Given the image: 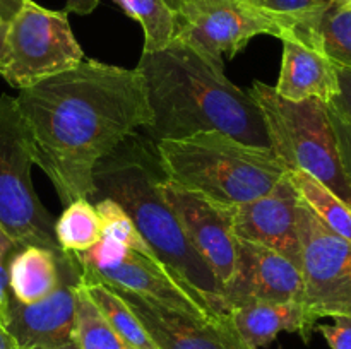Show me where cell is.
<instances>
[{
	"label": "cell",
	"mask_w": 351,
	"mask_h": 349,
	"mask_svg": "<svg viewBox=\"0 0 351 349\" xmlns=\"http://www.w3.org/2000/svg\"><path fill=\"white\" fill-rule=\"evenodd\" d=\"M298 204L300 195L287 173L269 194L235 205V236L267 246L300 267Z\"/></svg>",
	"instance_id": "obj_15"
},
{
	"label": "cell",
	"mask_w": 351,
	"mask_h": 349,
	"mask_svg": "<svg viewBox=\"0 0 351 349\" xmlns=\"http://www.w3.org/2000/svg\"><path fill=\"white\" fill-rule=\"evenodd\" d=\"M81 266L74 253L60 257V281L43 300L21 303L10 296L5 328L21 349L58 348L75 342V307Z\"/></svg>",
	"instance_id": "obj_12"
},
{
	"label": "cell",
	"mask_w": 351,
	"mask_h": 349,
	"mask_svg": "<svg viewBox=\"0 0 351 349\" xmlns=\"http://www.w3.org/2000/svg\"><path fill=\"white\" fill-rule=\"evenodd\" d=\"M55 238L64 252L79 253L101 238V219L89 198H77L55 221Z\"/></svg>",
	"instance_id": "obj_22"
},
{
	"label": "cell",
	"mask_w": 351,
	"mask_h": 349,
	"mask_svg": "<svg viewBox=\"0 0 351 349\" xmlns=\"http://www.w3.org/2000/svg\"><path fill=\"white\" fill-rule=\"evenodd\" d=\"M348 2H351V0H348Z\"/></svg>",
	"instance_id": "obj_38"
},
{
	"label": "cell",
	"mask_w": 351,
	"mask_h": 349,
	"mask_svg": "<svg viewBox=\"0 0 351 349\" xmlns=\"http://www.w3.org/2000/svg\"><path fill=\"white\" fill-rule=\"evenodd\" d=\"M165 2H167V3H168V5H170V7H171V9H173V7H175V5H177V3H178V2H180V0H165Z\"/></svg>",
	"instance_id": "obj_36"
},
{
	"label": "cell",
	"mask_w": 351,
	"mask_h": 349,
	"mask_svg": "<svg viewBox=\"0 0 351 349\" xmlns=\"http://www.w3.org/2000/svg\"><path fill=\"white\" fill-rule=\"evenodd\" d=\"M5 38H7V23L0 19V72H2L3 58H5Z\"/></svg>",
	"instance_id": "obj_34"
},
{
	"label": "cell",
	"mask_w": 351,
	"mask_h": 349,
	"mask_svg": "<svg viewBox=\"0 0 351 349\" xmlns=\"http://www.w3.org/2000/svg\"><path fill=\"white\" fill-rule=\"evenodd\" d=\"M84 60L65 10H50L26 0L7 24L2 75L7 84L26 89Z\"/></svg>",
	"instance_id": "obj_7"
},
{
	"label": "cell",
	"mask_w": 351,
	"mask_h": 349,
	"mask_svg": "<svg viewBox=\"0 0 351 349\" xmlns=\"http://www.w3.org/2000/svg\"><path fill=\"white\" fill-rule=\"evenodd\" d=\"M93 177V201L110 197L122 205L158 262L211 313L228 315L218 277L192 248L175 214L161 198L158 187L167 174L154 144H146V137L134 133L96 164Z\"/></svg>",
	"instance_id": "obj_3"
},
{
	"label": "cell",
	"mask_w": 351,
	"mask_h": 349,
	"mask_svg": "<svg viewBox=\"0 0 351 349\" xmlns=\"http://www.w3.org/2000/svg\"><path fill=\"white\" fill-rule=\"evenodd\" d=\"M16 101L33 139L34 164L65 205L91 198L96 164L151 122L139 70L98 60L21 89Z\"/></svg>",
	"instance_id": "obj_1"
},
{
	"label": "cell",
	"mask_w": 351,
	"mask_h": 349,
	"mask_svg": "<svg viewBox=\"0 0 351 349\" xmlns=\"http://www.w3.org/2000/svg\"><path fill=\"white\" fill-rule=\"evenodd\" d=\"M230 318L240 339L250 349H261L273 342L280 332H298L308 341L317 322L302 301L250 303L230 310Z\"/></svg>",
	"instance_id": "obj_17"
},
{
	"label": "cell",
	"mask_w": 351,
	"mask_h": 349,
	"mask_svg": "<svg viewBox=\"0 0 351 349\" xmlns=\"http://www.w3.org/2000/svg\"><path fill=\"white\" fill-rule=\"evenodd\" d=\"M291 183L297 188L300 201L328 226L331 231L351 243V207L332 194L326 185L305 171H288Z\"/></svg>",
	"instance_id": "obj_21"
},
{
	"label": "cell",
	"mask_w": 351,
	"mask_h": 349,
	"mask_svg": "<svg viewBox=\"0 0 351 349\" xmlns=\"http://www.w3.org/2000/svg\"><path fill=\"white\" fill-rule=\"evenodd\" d=\"M223 294L230 313L250 303H304L305 287L297 263L259 243L237 240L235 270Z\"/></svg>",
	"instance_id": "obj_13"
},
{
	"label": "cell",
	"mask_w": 351,
	"mask_h": 349,
	"mask_svg": "<svg viewBox=\"0 0 351 349\" xmlns=\"http://www.w3.org/2000/svg\"><path fill=\"white\" fill-rule=\"evenodd\" d=\"M120 9L141 24L146 53L163 50L175 40V10L165 0H115Z\"/></svg>",
	"instance_id": "obj_23"
},
{
	"label": "cell",
	"mask_w": 351,
	"mask_h": 349,
	"mask_svg": "<svg viewBox=\"0 0 351 349\" xmlns=\"http://www.w3.org/2000/svg\"><path fill=\"white\" fill-rule=\"evenodd\" d=\"M81 287L89 300L93 301L101 317L108 322L110 327L119 334L129 349H156L147 332L137 320L134 311L122 296L110 286L84 276L81 270Z\"/></svg>",
	"instance_id": "obj_20"
},
{
	"label": "cell",
	"mask_w": 351,
	"mask_h": 349,
	"mask_svg": "<svg viewBox=\"0 0 351 349\" xmlns=\"http://www.w3.org/2000/svg\"><path fill=\"white\" fill-rule=\"evenodd\" d=\"M336 74H338L339 92L331 103H328V106L351 125V68L336 65Z\"/></svg>",
	"instance_id": "obj_28"
},
{
	"label": "cell",
	"mask_w": 351,
	"mask_h": 349,
	"mask_svg": "<svg viewBox=\"0 0 351 349\" xmlns=\"http://www.w3.org/2000/svg\"><path fill=\"white\" fill-rule=\"evenodd\" d=\"M280 40L283 41V58L280 79L274 86L278 94L290 101L315 98L326 105L331 103L339 92L336 64L291 31Z\"/></svg>",
	"instance_id": "obj_16"
},
{
	"label": "cell",
	"mask_w": 351,
	"mask_h": 349,
	"mask_svg": "<svg viewBox=\"0 0 351 349\" xmlns=\"http://www.w3.org/2000/svg\"><path fill=\"white\" fill-rule=\"evenodd\" d=\"M0 349H21L19 344L16 342V339L7 332L5 327L0 325Z\"/></svg>",
	"instance_id": "obj_33"
},
{
	"label": "cell",
	"mask_w": 351,
	"mask_h": 349,
	"mask_svg": "<svg viewBox=\"0 0 351 349\" xmlns=\"http://www.w3.org/2000/svg\"><path fill=\"white\" fill-rule=\"evenodd\" d=\"M175 10V38L216 62L230 58L259 34L281 38L287 26L249 0H180Z\"/></svg>",
	"instance_id": "obj_9"
},
{
	"label": "cell",
	"mask_w": 351,
	"mask_h": 349,
	"mask_svg": "<svg viewBox=\"0 0 351 349\" xmlns=\"http://www.w3.org/2000/svg\"><path fill=\"white\" fill-rule=\"evenodd\" d=\"M75 344L79 349H129L82 291L81 283L75 307Z\"/></svg>",
	"instance_id": "obj_24"
},
{
	"label": "cell",
	"mask_w": 351,
	"mask_h": 349,
	"mask_svg": "<svg viewBox=\"0 0 351 349\" xmlns=\"http://www.w3.org/2000/svg\"><path fill=\"white\" fill-rule=\"evenodd\" d=\"M33 139L16 98L0 96V229L17 245L62 250L55 221L31 180Z\"/></svg>",
	"instance_id": "obj_6"
},
{
	"label": "cell",
	"mask_w": 351,
	"mask_h": 349,
	"mask_svg": "<svg viewBox=\"0 0 351 349\" xmlns=\"http://www.w3.org/2000/svg\"><path fill=\"white\" fill-rule=\"evenodd\" d=\"M249 92L263 112L271 149L287 171H305L351 207V185L328 105L315 98L290 101L261 81H254Z\"/></svg>",
	"instance_id": "obj_5"
},
{
	"label": "cell",
	"mask_w": 351,
	"mask_h": 349,
	"mask_svg": "<svg viewBox=\"0 0 351 349\" xmlns=\"http://www.w3.org/2000/svg\"><path fill=\"white\" fill-rule=\"evenodd\" d=\"M84 276L113 289L149 298L173 310L199 317L215 315L185 289L156 259L143 255L115 240L103 236L84 252L74 253Z\"/></svg>",
	"instance_id": "obj_10"
},
{
	"label": "cell",
	"mask_w": 351,
	"mask_h": 349,
	"mask_svg": "<svg viewBox=\"0 0 351 349\" xmlns=\"http://www.w3.org/2000/svg\"><path fill=\"white\" fill-rule=\"evenodd\" d=\"M115 291L129 305L156 349H250L240 339L230 315L199 317L149 298Z\"/></svg>",
	"instance_id": "obj_14"
},
{
	"label": "cell",
	"mask_w": 351,
	"mask_h": 349,
	"mask_svg": "<svg viewBox=\"0 0 351 349\" xmlns=\"http://www.w3.org/2000/svg\"><path fill=\"white\" fill-rule=\"evenodd\" d=\"M304 305L315 322L351 313V243L328 228L304 202L298 204Z\"/></svg>",
	"instance_id": "obj_8"
},
{
	"label": "cell",
	"mask_w": 351,
	"mask_h": 349,
	"mask_svg": "<svg viewBox=\"0 0 351 349\" xmlns=\"http://www.w3.org/2000/svg\"><path fill=\"white\" fill-rule=\"evenodd\" d=\"M96 211H98L99 219H101V235L108 236V238L115 240V242L122 243V245L129 246V248L136 250V252L143 253V255L156 259L153 250L143 238L139 229L136 228L130 216L123 211L120 204H117L113 198L110 197H99L96 198Z\"/></svg>",
	"instance_id": "obj_25"
},
{
	"label": "cell",
	"mask_w": 351,
	"mask_h": 349,
	"mask_svg": "<svg viewBox=\"0 0 351 349\" xmlns=\"http://www.w3.org/2000/svg\"><path fill=\"white\" fill-rule=\"evenodd\" d=\"M332 320L335 324L315 325V328L324 335L331 349H351V317L341 315Z\"/></svg>",
	"instance_id": "obj_29"
},
{
	"label": "cell",
	"mask_w": 351,
	"mask_h": 349,
	"mask_svg": "<svg viewBox=\"0 0 351 349\" xmlns=\"http://www.w3.org/2000/svg\"><path fill=\"white\" fill-rule=\"evenodd\" d=\"M99 0H65V12H75L86 16L98 7Z\"/></svg>",
	"instance_id": "obj_31"
},
{
	"label": "cell",
	"mask_w": 351,
	"mask_h": 349,
	"mask_svg": "<svg viewBox=\"0 0 351 349\" xmlns=\"http://www.w3.org/2000/svg\"><path fill=\"white\" fill-rule=\"evenodd\" d=\"M21 248L5 231L0 229V325L5 327L9 311L10 287H9V263L14 253Z\"/></svg>",
	"instance_id": "obj_27"
},
{
	"label": "cell",
	"mask_w": 351,
	"mask_h": 349,
	"mask_svg": "<svg viewBox=\"0 0 351 349\" xmlns=\"http://www.w3.org/2000/svg\"><path fill=\"white\" fill-rule=\"evenodd\" d=\"M348 317H351V313H350V315H348Z\"/></svg>",
	"instance_id": "obj_37"
},
{
	"label": "cell",
	"mask_w": 351,
	"mask_h": 349,
	"mask_svg": "<svg viewBox=\"0 0 351 349\" xmlns=\"http://www.w3.org/2000/svg\"><path fill=\"white\" fill-rule=\"evenodd\" d=\"M161 198L177 218L192 248L225 286L233 276L237 260V236L233 231L235 205L213 201L208 195L182 187L165 177L160 181Z\"/></svg>",
	"instance_id": "obj_11"
},
{
	"label": "cell",
	"mask_w": 351,
	"mask_h": 349,
	"mask_svg": "<svg viewBox=\"0 0 351 349\" xmlns=\"http://www.w3.org/2000/svg\"><path fill=\"white\" fill-rule=\"evenodd\" d=\"M263 12L276 17L287 26V31L304 26L321 14L335 0H249Z\"/></svg>",
	"instance_id": "obj_26"
},
{
	"label": "cell",
	"mask_w": 351,
	"mask_h": 349,
	"mask_svg": "<svg viewBox=\"0 0 351 349\" xmlns=\"http://www.w3.org/2000/svg\"><path fill=\"white\" fill-rule=\"evenodd\" d=\"M165 174L213 201L240 205L269 194L288 173L273 149L223 132H201L154 144Z\"/></svg>",
	"instance_id": "obj_4"
},
{
	"label": "cell",
	"mask_w": 351,
	"mask_h": 349,
	"mask_svg": "<svg viewBox=\"0 0 351 349\" xmlns=\"http://www.w3.org/2000/svg\"><path fill=\"white\" fill-rule=\"evenodd\" d=\"M332 64L351 68V2L335 0L304 26L291 29Z\"/></svg>",
	"instance_id": "obj_19"
},
{
	"label": "cell",
	"mask_w": 351,
	"mask_h": 349,
	"mask_svg": "<svg viewBox=\"0 0 351 349\" xmlns=\"http://www.w3.org/2000/svg\"><path fill=\"white\" fill-rule=\"evenodd\" d=\"M26 0H0V19L9 24Z\"/></svg>",
	"instance_id": "obj_32"
},
{
	"label": "cell",
	"mask_w": 351,
	"mask_h": 349,
	"mask_svg": "<svg viewBox=\"0 0 351 349\" xmlns=\"http://www.w3.org/2000/svg\"><path fill=\"white\" fill-rule=\"evenodd\" d=\"M137 70L146 86L153 144L201 132H223L240 142L271 149L261 108L233 84L216 62L175 38L163 50L143 51Z\"/></svg>",
	"instance_id": "obj_2"
},
{
	"label": "cell",
	"mask_w": 351,
	"mask_h": 349,
	"mask_svg": "<svg viewBox=\"0 0 351 349\" xmlns=\"http://www.w3.org/2000/svg\"><path fill=\"white\" fill-rule=\"evenodd\" d=\"M64 250L47 246H21L9 263L10 296L21 303L43 300L60 281V257Z\"/></svg>",
	"instance_id": "obj_18"
},
{
	"label": "cell",
	"mask_w": 351,
	"mask_h": 349,
	"mask_svg": "<svg viewBox=\"0 0 351 349\" xmlns=\"http://www.w3.org/2000/svg\"><path fill=\"white\" fill-rule=\"evenodd\" d=\"M329 118H331L332 129H335L336 140H338V149L339 154H341L343 166H345L346 177H348V181L351 185V125L346 123L341 116L336 115L331 108L328 106Z\"/></svg>",
	"instance_id": "obj_30"
},
{
	"label": "cell",
	"mask_w": 351,
	"mask_h": 349,
	"mask_svg": "<svg viewBox=\"0 0 351 349\" xmlns=\"http://www.w3.org/2000/svg\"><path fill=\"white\" fill-rule=\"evenodd\" d=\"M34 349H79V348L75 342H72V344H67V346H58V348H34Z\"/></svg>",
	"instance_id": "obj_35"
}]
</instances>
